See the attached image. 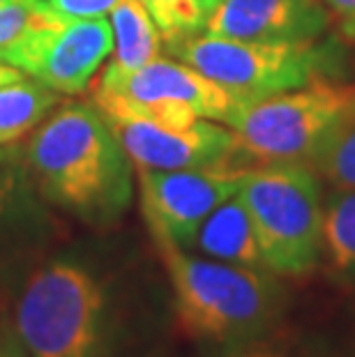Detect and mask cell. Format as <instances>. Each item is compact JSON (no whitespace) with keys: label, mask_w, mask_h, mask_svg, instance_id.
Returning <instances> with one entry per match:
<instances>
[{"label":"cell","mask_w":355,"mask_h":357,"mask_svg":"<svg viewBox=\"0 0 355 357\" xmlns=\"http://www.w3.org/2000/svg\"><path fill=\"white\" fill-rule=\"evenodd\" d=\"M130 162L107 116L90 104H65L28 143L40 192L95 229L118 224L130 208Z\"/></svg>","instance_id":"1"},{"label":"cell","mask_w":355,"mask_h":357,"mask_svg":"<svg viewBox=\"0 0 355 357\" xmlns=\"http://www.w3.org/2000/svg\"><path fill=\"white\" fill-rule=\"evenodd\" d=\"M173 286L178 325L187 337L224 353L270 339L286 314L275 272L190 256L166 238H153Z\"/></svg>","instance_id":"2"},{"label":"cell","mask_w":355,"mask_h":357,"mask_svg":"<svg viewBox=\"0 0 355 357\" xmlns=\"http://www.w3.org/2000/svg\"><path fill=\"white\" fill-rule=\"evenodd\" d=\"M14 339L28 357H118L104 281L74 258L37 268L14 307Z\"/></svg>","instance_id":"3"},{"label":"cell","mask_w":355,"mask_h":357,"mask_svg":"<svg viewBox=\"0 0 355 357\" xmlns=\"http://www.w3.org/2000/svg\"><path fill=\"white\" fill-rule=\"evenodd\" d=\"M166 47L180 63L215 81L233 106L256 104L323 81L335 74L339 58L335 44L316 40L261 42L196 33Z\"/></svg>","instance_id":"4"},{"label":"cell","mask_w":355,"mask_h":357,"mask_svg":"<svg viewBox=\"0 0 355 357\" xmlns=\"http://www.w3.org/2000/svg\"><path fill=\"white\" fill-rule=\"evenodd\" d=\"M353 123L355 88L328 81L233 106L226 118L247 159L261 166L314 164L328 143Z\"/></svg>","instance_id":"5"},{"label":"cell","mask_w":355,"mask_h":357,"mask_svg":"<svg viewBox=\"0 0 355 357\" xmlns=\"http://www.w3.org/2000/svg\"><path fill=\"white\" fill-rule=\"evenodd\" d=\"M238 199L252 219L263 261L279 277H307L323 252L321 187L307 164H268L245 173Z\"/></svg>","instance_id":"6"},{"label":"cell","mask_w":355,"mask_h":357,"mask_svg":"<svg viewBox=\"0 0 355 357\" xmlns=\"http://www.w3.org/2000/svg\"><path fill=\"white\" fill-rule=\"evenodd\" d=\"M93 100L107 118H134L166 127H187L194 120L226 123L233 100L215 81L176 60L155 58L132 72L107 67Z\"/></svg>","instance_id":"7"},{"label":"cell","mask_w":355,"mask_h":357,"mask_svg":"<svg viewBox=\"0 0 355 357\" xmlns=\"http://www.w3.org/2000/svg\"><path fill=\"white\" fill-rule=\"evenodd\" d=\"M139 171L141 203L153 238H166L190 249L208 215L236 196L252 169L208 166V169H143Z\"/></svg>","instance_id":"8"},{"label":"cell","mask_w":355,"mask_h":357,"mask_svg":"<svg viewBox=\"0 0 355 357\" xmlns=\"http://www.w3.org/2000/svg\"><path fill=\"white\" fill-rule=\"evenodd\" d=\"M120 146L143 169H208V166H238L247 169L236 134L208 120H194L187 127H166L148 120L107 118Z\"/></svg>","instance_id":"9"},{"label":"cell","mask_w":355,"mask_h":357,"mask_svg":"<svg viewBox=\"0 0 355 357\" xmlns=\"http://www.w3.org/2000/svg\"><path fill=\"white\" fill-rule=\"evenodd\" d=\"M113 51V28L107 19L54 21L12 60L24 74H30L56 93H83L100 65Z\"/></svg>","instance_id":"10"},{"label":"cell","mask_w":355,"mask_h":357,"mask_svg":"<svg viewBox=\"0 0 355 357\" xmlns=\"http://www.w3.org/2000/svg\"><path fill=\"white\" fill-rule=\"evenodd\" d=\"M328 28L323 0H217L203 33L261 42H309Z\"/></svg>","instance_id":"11"},{"label":"cell","mask_w":355,"mask_h":357,"mask_svg":"<svg viewBox=\"0 0 355 357\" xmlns=\"http://www.w3.org/2000/svg\"><path fill=\"white\" fill-rule=\"evenodd\" d=\"M192 247L215 258V261L268 270L259 240H256L252 219H249L238 194L210 212L206 222L201 224L199 233H196Z\"/></svg>","instance_id":"12"},{"label":"cell","mask_w":355,"mask_h":357,"mask_svg":"<svg viewBox=\"0 0 355 357\" xmlns=\"http://www.w3.org/2000/svg\"><path fill=\"white\" fill-rule=\"evenodd\" d=\"M113 60L111 70L132 72L160 58L162 35L139 0H120L113 7Z\"/></svg>","instance_id":"13"},{"label":"cell","mask_w":355,"mask_h":357,"mask_svg":"<svg viewBox=\"0 0 355 357\" xmlns=\"http://www.w3.org/2000/svg\"><path fill=\"white\" fill-rule=\"evenodd\" d=\"M60 102L42 81H17L0 88V146L26 136Z\"/></svg>","instance_id":"14"},{"label":"cell","mask_w":355,"mask_h":357,"mask_svg":"<svg viewBox=\"0 0 355 357\" xmlns=\"http://www.w3.org/2000/svg\"><path fill=\"white\" fill-rule=\"evenodd\" d=\"M323 247L332 268L355 275V189H342L330 199L323 217Z\"/></svg>","instance_id":"15"},{"label":"cell","mask_w":355,"mask_h":357,"mask_svg":"<svg viewBox=\"0 0 355 357\" xmlns=\"http://www.w3.org/2000/svg\"><path fill=\"white\" fill-rule=\"evenodd\" d=\"M153 17L166 44L203 33L217 0H139Z\"/></svg>","instance_id":"16"},{"label":"cell","mask_w":355,"mask_h":357,"mask_svg":"<svg viewBox=\"0 0 355 357\" xmlns=\"http://www.w3.org/2000/svg\"><path fill=\"white\" fill-rule=\"evenodd\" d=\"M58 21L47 10L44 0H24V3L0 5V60L12 65L17 53L42 28Z\"/></svg>","instance_id":"17"},{"label":"cell","mask_w":355,"mask_h":357,"mask_svg":"<svg viewBox=\"0 0 355 357\" xmlns=\"http://www.w3.org/2000/svg\"><path fill=\"white\" fill-rule=\"evenodd\" d=\"M312 166L335 187L355 189V123L339 132Z\"/></svg>","instance_id":"18"},{"label":"cell","mask_w":355,"mask_h":357,"mask_svg":"<svg viewBox=\"0 0 355 357\" xmlns=\"http://www.w3.org/2000/svg\"><path fill=\"white\" fill-rule=\"evenodd\" d=\"M120 0H44L47 10L58 21H79V19H100L113 12Z\"/></svg>","instance_id":"19"},{"label":"cell","mask_w":355,"mask_h":357,"mask_svg":"<svg viewBox=\"0 0 355 357\" xmlns=\"http://www.w3.org/2000/svg\"><path fill=\"white\" fill-rule=\"evenodd\" d=\"M222 357H314L309 353H298L293 348H284L279 344H270V341H261V344L247 346V348H238V351L224 353Z\"/></svg>","instance_id":"20"},{"label":"cell","mask_w":355,"mask_h":357,"mask_svg":"<svg viewBox=\"0 0 355 357\" xmlns=\"http://www.w3.org/2000/svg\"><path fill=\"white\" fill-rule=\"evenodd\" d=\"M323 5L339 17L344 35L355 40V0H323Z\"/></svg>","instance_id":"21"},{"label":"cell","mask_w":355,"mask_h":357,"mask_svg":"<svg viewBox=\"0 0 355 357\" xmlns=\"http://www.w3.org/2000/svg\"><path fill=\"white\" fill-rule=\"evenodd\" d=\"M24 79H26V77H24V72L0 60V88H3V86H10V83H17V81H24Z\"/></svg>","instance_id":"22"},{"label":"cell","mask_w":355,"mask_h":357,"mask_svg":"<svg viewBox=\"0 0 355 357\" xmlns=\"http://www.w3.org/2000/svg\"><path fill=\"white\" fill-rule=\"evenodd\" d=\"M0 357H28L24 348L19 346V341H7L5 346H0Z\"/></svg>","instance_id":"23"},{"label":"cell","mask_w":355,"mask_h":357,"mask_svg":"<svg viewBox=\"0 0 355 357\" xmlns=\"http://www.w3.org/2000/svg\"><path fill=\"white\" fill-rule=\"evenodd\" d=\"M10 3H24V0H0V5H10Z\"/></svg>","instance_id":"24"}]
</instances>
